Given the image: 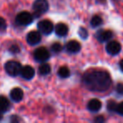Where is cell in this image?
Returning <instances> with one entry per match:
<instances>
[{"label": "cell", "instance_id": "obj_18", "mask_svg": "<svg viewBox=\"0 0 123 123\" xmlns=\"http://www.w3.org/2000/svg\"><path fill=\"white\" fill-rule=\"evenodd\" d=\"M103 23V19L99 15H94L92 17L90 20V25L92 27L95 28V27H99V25H101Z\"/></svg>", "mask_w": 123, "mask_h": 123}, {"label": "cell", "instance_id": "obj_7", "mask_svg": "<svg viewBox=\"0 0 123 123\" xmlns=\"http://www.w3.org/2000/svg\"><path fill=\"white\" fill-rule=\"evenodd\" d=\"M105 48H106V51H107L110 55L115 56V55H117L118 53L121 51V46L118 41H113L108 42Z\"/></svg>", "mask_w": 123, "mask_h": 123}, {"label": "cell", "instance_id": "obj_6", "mask_svg": "<svg viewBox=\"0 0 123 123\" xmlns=\"http://www.w3.org/2000/svg\"><path fill=\"white\" fill-rule=\"evenodd\" d=\"M37 27L40 32L43 35H50L54 29L53 24L48 19H44V20L40 21L37 25Z\"/></svg>", "mask_w": 123, "mask_h": 123}, {"label": "cell", "instance_id": "obj_11", "mask_svg": "<svg viewBox=\"0 0 123 123\" xmlns=\"http://www.w3.org/2000/svg\"><path fill=\"white\" fill-rule=\"evenodd\" d=\"M81 49V45L79 41H70L67 43L66 45V50L69 53H77L80 51Z\"/></svg>", "mask_w": 123, "mask_h": 123}, {"label": "cell", "instance_id": "obj_13", "mask_svg": "<svg viewBox=\"0 0 123 123\" xmlns=\"http://www.w3.org/2000/svg\"><path fill=\"white\" fill-rule=\"evenodd\" d=\"M55 32L58 36H65L68 33V27L64 23H58L55 27Z\"/></svg>", "mask_w": 123, "mask_h": 123}, {"label": "cell", "instance_id": "obj_17", "mask_svg": "<svg viewBox=\"0 0 123 123\" xmlns=\"http://www.w3.org/2000/svg\"><path fill=\"white\" fill-rule=\"evenodd\" d=\"M58 75L62 79H66L68 78L70 75V71H69L68 68L67 66H62L58 69Z\"/></svg>", "mask_w": 123, "mask_h": 123}, {"label": "cell", "instance_id": "obj_25", "mask_svg": "<svg viewBox=\"0 0 123 123\" xmlns=\"http://www.w3.org/2000/svg\"><path fill=\"white\" fill-rule=\"evenodd\" d=\"M116 93L120 95H122L123 94V84L120 83L116 85Z\"/></svg>", "mask_w": 123, "mask_h": 123}, {"label": "cell", "instance_id": "obj_15", "mask_svg": "<svg viewBox=\"0 0 123 123\" xmlns=\"http://www.w3.org/2000/svg\"><path fill=\"white\" fill-rule=\"evenodd\" d=\"M10 102L4 95H0V112H7L10 109Z\"/></svg>", "mask_w": 123, "mask_h": 123}, {"label": "cell", "instance_id": "obj_22", "mask_svg": "<svg viewBox=\"0 0 123 123\" xmlns=\"http://www.w3.org/2000/svg\"><path fill=\"white\" fill-rule=\"evenodd\" d=\"M9 51H10L12 54H17V53L19 52V51H20V49H19V46L16 44H13L12 46L9 47Z\"/></svg>", "mask_w": 123, "mask_h": 123}, {"label": "cell", "instance_id": "obj_19", "mask_svg": "<svg viewBox=\"0 0 123 123\" xmlns=\"http://www.w3.org/2000/svg\"><path fill=\"white\" fill-rule=\"evenodd\" d=\"M51 50L53 51L54 53H59L62 51V46L60 43L58 42H55L51 45Z\"/></svg>", "mask_w": 123, "mask_h": 123}, {"label": "cell", "instance_id": "obj_4", "mask_svg": "<svg viewBox=\"0 0 123 123\" xmlns=\"http://www.w3.org/2000/svg\"><path fill=\"white\" fill-rule=\"evenodd\" d=\"M49 4L47 0H36L33 4L34 14L36 17H39L41 14H44L48 10Z\"/></svg>", "mask_w": 123, "mask_h": 123}, {"label": "cell", "instance_id": "obj_26", "mask_svg": "<svg viewBox=\"0 0 123 123\" xmlns=\"http://www.w3.org/2000/svg\"><path fill=\"white\" fill-rule=\"evenodd\" d=\"M94 121H96V122H103V121H105V118L102 116H99L94 120Z\"/></svg>", "mask_w": 123, "mask_h": 123}, {"label": "cell", "instance_id": "obj_27", "mask_svg": "<svg viewBox=\"0 0 123 123\" xmlns=\"http://www.w3.org/2000/svg\"><path fill=\"white\" fill-rule=\"evenodd\" d=\"M20 121V119H19L18 116H14L12 118H11V121Z\"/></svg>", "mask_w": 123, "mask_h": 123}, {"label": "cell", "instance_id": "obj_2", "mask_svg": "<svg viewBox=\"0 0 123 123\" xmlns=\"http://www.w3.org/2000/svg\"><path fill=\"white\" fill-rule=\"evenodd\" d=\"M5 71L9 76L11 77H16L19 74H20V71L22 68V66L17 61H9L4 65Z\"/></svg>", "mask_w": 123, "mask_h": 123}, {"label": "cell", "instance_id": "obj_3", "mask_svg": "<svg viewBox=\"0 0 123 123\" xmlns=\"http://www.w3.org/2000/svg\"><path fill=\"white\" fill-rule=\"evenodd\" d=\"M34 17L31 13L27 12V11H22V12L19 13L15 18V22L19 25H29L33 22Z\"/></svg>", "mask_w": 123, "mask_h": 123}, {"label": "cell", "instance_id": "obj_8", "mask_svg": "<svg viewBox=\"0 0 123 123\" xmlns=\"http://www.w3.org/2000/svg\"><path fill=\"white\" fill-rule=\"evenodd\" d=\"M26 41L31 46H35V45L40 43L41 41V35L39 31H33L28 33L27 36H26Z\"/></svg>", "mask_w": 123, "mask_h": 123}, {"label": "cell", "instance_id": "obj_1", "mask_svg": "<svg viewBox=\"0 0 123 123\" xmlns=\"http://www.w3.org/2000/svg\"><path fill=\"white\" fill-rule=\"evenodd\" d=\"M84 85L92 91L104 92L111 85V79L109 73L104 70H89L83 76Z\"/></svg>", "mask_w": 123, "mask_h": 123}, {"label": "cell", "instance_id": "obj_9", "mask_svg": "<svg viewBox=\"0 0 123 123\" xmlns=\"http://www.w3.org/2000/svg\"><path fill=\"white\" fill-rule=\"evenodd\" d=\"M113 33L109 30H100L96 33V38L99 42H106L112 38Z\"/></svg>", "mask_w": 123, "mask_h": 123}, {"label": "cell", "instance_id": "obj_20", "mask_svg": "<svg viewBox=\"0 0 123 123\" xmlns=\"http://www.w3.org/2000/svg\"><path fill=\"white\" fill-rule=\"evenodd\" d=\"M117 104L115 100H109L107 103V110L111 112H115L116 110Z\"/></svg>", "mask_w": 123, "mask_h": 123}, {"label": "cell", "instance_id": "obj_28", "mask_svg": "<svg viewBox=\"0 0 123 123\" xmlns=\"http://www.w3.org/2000/svg\"><path fill=\"white\" fill-rule=\"evenodd\" d=\"M119 67H120V68H121V70L123 72V60H121V61L120 62V63H119Z\"/></svg>", "mask_w": 123, "mask_h": 123}, {"label": "cell", "instance_id": "obj_16", "mask_svg": "<svg viewBox=\"0 0 123 123\" xmlns=\"http://www.w3.org/2000/svg\"><path fill=\"white\" fill-rule=\"evenodd\" d=\"M51 66L48 63H46V62H42V63L40 65L39 68H38V72L41 75L45 76L51 73Z\"/></svg>", "mask_w": 123, "mask_h": 123}, {"label": "cell", "instance_id": "obj_23", "mask_svg": "<svg viewBox=\"0 0 123 123\" xmlns=\"http://www.w3.org/2000/svg\"><path fill=\"white\" fill-rule=\"evenodd\" d=\"M79 36H80V37L83 38V39H86V38L88 37V31L85 28L81 27L79 31Z\"/></svg>", "mask_w": 123, "mask_h": 123}, {"label": "cell", "instance_id": "obj_30", "mask_svg": "<svg viewBox=\"0 0 123 123\" xmlns=\"http://www.w3.org/2000/svg\"><path fill=\"white\" fill-rule=\"evenodd\" d=\"M3 119V113L2 112H0V121Z\"/></svg>", "mask_w": 123, "mask_h": 123}, {"label": "cell", "instance_id": "obj_5", "mask_svg": "<svg viewBox=\"0 0 123 123\" xmlns=\"http://www.w3.org/2000/svg\"><path fill=\"white\" fill-rule=\"evenodd\" d=\"M34 58L39 62H45L50 58V52L46 47H39L34 51Z\"/></svg>", "mask_w": 123, "mask_h": 123}, {"label": "cell", "instance_id": "obj_29", "mask_svg": "<svg viewBox=\"0 0 123 123\" xmlns=\"http://www.w3.org/2000/svg\"><path fill=\"white\" fill-rule=\"evenodd\" d=\"M97 1H99V2L101 3V4H104V3H105V0H97Z\"/></svg>", "mask_w": 123, "mask_h": 123}, {"label": "cell", "instance_id": "obj_21", "mask_svg": "<svg viewBox=\"0 0 123 123\" xmlns=\"http://www.w3.org/2000/svg\"><path fill=\"white\" fill-rule=\"evenodd\" d=\"M7 29V23L4 18L0 17V32H4Z\"/></svg>", "mask_w": 123, "mask_h": 123}, {"label": "cell", "instance_id": "obj_12", "mask_svg": "<svg viewBox=\"0 0 123 123\" xmlns=\"http://www.w3.org/2000/svg\"><path fill=\"white\" fill-rule=\"evenodd\" d=\"M24 92L20 88H14L10 91V98L14 102H19L23 99Z\"/></svg>", "mask_w": 123, "mask_h": 123}, {"label": "cell", "instance_id": "obj_24", "mask_svg": "<svg viewBox=\"0 0 123 123\" xmlns=\"http://www.w3.org/2000/svg\"><path fill=\"white\" fill-rule=\"evenodd\" d=\"M116 112H117L119 115L123 116V101L117 105L116 106Z\"/></svg>", "mask_w": 123, "mask_h": 123}, {"label": "cell", "instance_id": "obj_10", "mask_svg": "<svg viewBox=\"0 0 123 123\" xmlns=\"http://www.w3.org/2000/svg\"><path fill=\"white\" fill-rule=\"evenodd\" d=\"M35 69L33 68L31 66L26 65L25 67H22L20 71V75L23 79H26V80H31L34 78L35 76Z\"/></svg>", "mask_w": 123, "mask_h": 123}, {"label": "cell", "instance_id": "obj_14", "mask_svg": "<svg viewBox=\"0 0 123 123\" xmlns=\"http://www.w3.org/2000/svg\"><path fill=\"white\" fill-rule=\"evenodd\" d=\"M102 107L101 102L97 99H92L88 103V109L92 112H97Z\"/></svg>", "mask_w": 123, "mask_h": 123}]
</instances>
